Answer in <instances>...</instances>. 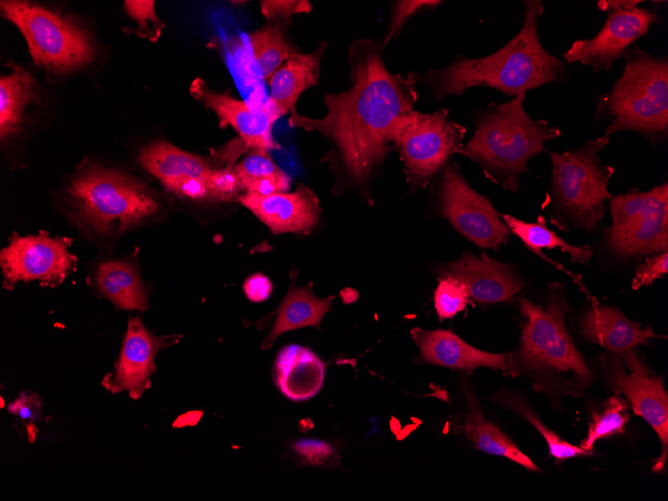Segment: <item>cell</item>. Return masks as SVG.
<instances>
[{
  "label": "cell",
  "mask_w": 668,
  "mask_h": 501,
  "mask_svg": "<svg viewBox=\"0 0 668 501\" xmlns=\"http://www.w3.org/2000/svg\"><path fill=\"white\" fill-rule=\"evenodd\" d=\"M209 186L215 201L238 199L239 191L243 189L233 168L214 169Z\"/></svg>",
  "instance_id": "38"
},
{
  "label": "cell",
  "mask_w": 668,
  "mask_h": 501,
  "mask_svg": "<svg viewBox=\"0 0 668 501\" xmlns=\"http://www.w3.org/2000/svg\"><path fill=\"white\" fill-rule=\"evenodd\" d=\"M292 448L304 464L324 467L338 462L334 447L321 440L300 439L292 444Z\"/></svg>",
  "instance_id": "36"
},
{
  "label": "cell",
  "mask_w": 668,
  "mask_h": 501,
  "mask_svg": "<svg viewBox=\"0 0 668 501\" xmlns=\"http://www.w3.org/2000/svg\"><path fill=\"white\" fill-rule=\"evenodd\" d=\"M1 15L23 35L35 65L65 74L96 56L92 34L75 18L26 0H2Z\"/></svg>",
  "instance_id": "8"
},
{
  "label": "cell",
  "mask_w": 668,
  "mask_h": 501,
  "mask_svg": "<svg viewBox=\"0 0 668 501\" xmlns=\"http://www.w3.org/2000/svg\"><path fill=\"white\" fill-rule=\"evenodd\" d=\"M244 291L249 300L260 302L270 296L272 284L263 274H254L245 281Z\"/></svg>",
  "instance_id": "41"
},
{
  "label": "cell",
  "mask_w": 668,
  "mask_h": 501,
  "mask_svg": "<svg viewBox=\"0 0 668 501\" xmlns=\"http://www.w3.org/2000/svg\"><path fill=\"white\" fill-rule=\"evenodd\" d=\"M178 337H155L139 317L131 318L115 370L104 377L102 385L113 394L126 391L132 399L140 398L151 385L156 354L175 343Z\"/></svg>",
  "instance_id": "17"
},
{
  "label": "cell",
  "mask_w": 668,
  "mask_h": 501,
  "mask_svg": "<svg viewBox=\"0 0 668 501\" xmlns=\"http://www.w3.org/2000/svg\"><path fill=\"white\" fill-rule=\"evenodd\" d=\"M11 72L0 77V137L1 140L17 135L22 130L26 106L37 100L33 76L16 63H10Z\"/></svg>",
  "instance_id": "26"
},
{
  "label": "cell",
  "mask_w": 668,
  "mask_h": 501,
  "mask_svg": "<svg viewBox=\"0 0 668 501\" xmlns=\"http://www.w3.org/2000/svg\"><path fill=\"white\" fill-rule=\"evenodd\" d=\"M622 75L598 98L595 119L609 120L604 136L630 130L656 145L668 136V60L628 49Z\"/></svg>",
  "instance_id": "5"
},
{
  "label": "cell",
  "mask_w": 668,
  "mask_h": 501,
  "mask_svg": "<svg viewBox=\"0 0 668 501\" xmlns=\"http://www.w3.org/2000/svg\"><path fill=\"white\" fill-rule=\"evenodd\" d=\"M641 0H599L596 2L597 8L602 12H611L619 10H628L638 6Z\"/></svg>",
  "instance_id": "42"
},
{
  "label": "cell",
  "mask_w": 668,
  "mask_h": 501,
  "mask_svg": "<svg viewBox=\"0 0 668 501\" xmlns=\"http://www.w3.org/2000/svg\"><path fill=\"white\" fill-rule=\"evenodd\" d=\"M661 20L656 10L638 6L607 12L600 31L590 39L574 41L563 53V59L569 64L590 66L592 73L609 71L636 40L648 33L651 25Z\"/></svg>",
  "instance_id": "15"
},
{
  "label": "cell",
  "mask_w": 668,
  "mask_h": 501,
  "mask_svg": "<svg viewBox=\"0 0 668 501\" xmlns=\"http://www.w3.org/2000/svg\"><path fill=\"white\" fill-rule=\"evenodd\" d=\"M468 299L467 290L460 282L449 277L440 278L434 294V303L441 320L454 317L465 309Z\"/></svg>",
  "instance_id": "34"
},
{
  "label": "cell",
  "mask_w": 668,
  "mask_h": 501,
  "mask_svg": "<svg viewBox=\"0 0 668 501\" xmlns=\"http://www.w3.org/2000/svg\"><path fill=\"white\" fill-rule=\"evenodd\" d=\"M440 278L449 277L460 282L469 297L479 303H497L512 300L523 288V282L510 265L489 257L476 256L468 251L439 269Z\"/></svg>",
  "instance_id": "19"
},
{
  "label": "cell",
  "mask_w": 668,
  "mask_h": 501,
  "mask_svg": "<svg viewBox=\"0 0 668 501\" xmlns=\"http://www.w3.org/2000/svg\"><path fill=\"white\" fill-rule=\"evenodd\" d=\"M237 200L276 235L311 231L317 226L322 211L317 195L303 184L294 192L245 193Z\"/></svg>",
  "instance_id": "18"
},
{
  "label": "cell",
  "mask_w": 668,
  "mask_h": 501,
  "mask_svg": "<svg viewBox=\"0 0 668 501\" xmlns=\"http://www.w3.org/2000/svg\"><path fill=\"white\" fill-rule=\"evenodd\" d=\"M138 161L174 194L212 200L209 182L214 169L203 158L166 141H155L140 150Z\"/></svg>",
  "instance_id": "16"
},
{
  "label": "cell",
  "mask_w": 668,
  "mask_h": 501,
  "mask_svg": "<svg viewBox=\"0 0 668 501\" xmlns=\"http://www.w3.org/2000/svg\"><path fill=\"white\" fill-rule=\"evenodd\" d=\"M524 318L516 355L509 356V373L525 371L539 379L534 387L561 395H580L592 382V374L567 330L564 300L553 297L547 306L520 300Z\"/></svg>",
  "instance_id": "4"
},
{
  "label": "cell",
  "mask_w": 668,
  "mask_h": 501,
  "mask_svg": "<svg viewBox=\"0 0 668 501\" xmlns=\"http://www.w3.org/2000/svg\"><path fill=\"white\" fill-rule=\"evenodd\" d=\"M605 363L612 389L625 395L634 414L642 417L658 435L662 448L652 471H663L668 456V395L663 379L652 372L633 349L611 353Z\"/></svg>",
  "instance_id": "12"
},
{
  "label": "cell",
  "mask_w": 668,
  "mask_h": 501,
  "mask_svg": "<svg viewBox=\"0 0 668 501\" xmlns=\"http://www.w3.org/2000/svg\"><path fill=\"white\" fill-rule=\"evenodd\" d=\"M629 405L625 399L612 396L591 413L587 435L580 448L592 454L594 443L602 438L621 434L629 419Z\"/></svg>",
  "instance_id": "32"
},
{
  "label": "cell",
  "mask_w": 668,
  "mask_h": 501,
  "mask_svg": "<svg viewBox=\"0 0 668 501\" xmlns=\"http://www.w3.org/2000/svg\"><path fill=\"white\" fill-rule=\"evenodd\" d=\"M66 198L71 220L100 237L122 235L161 207L156 195L136 178L93 164L72 179Z\"/></svg>",
  "instance_id": "6"
},
{
  "label": "cell",
  "mask_w": 668,
  "mask_h": 501,
  "mask_svg": "<svg viewBox=\"0 0 668 501\" xmlns=\"http://www.w3.org/2000/svg\"><path fill=\"white\" fill-rule=\"evenodd\" d=\"M609 143L604 135L565 152H549L552 178L547 204L551 220L563 229L595 230L613 196L608 183L615 168L602 162L599 152Z\"/></svg>",
  "instance_id": "7"
},
{
  "label": "cell",
  "mask_w": 668,
  "mask_h": 501,
  "mask_svg": "<svg viewBox=\"0 0 668 501\" xmlns=\"http://www.w3.org/2000/svg\"><path fill=\"white\" fill-rule=\"evenodd\" d=\"M464 392L469 410L465 416L463 431L474 446L485 453L510 459L528 470L539 471L507 435L492 422L485 420L473 393L467 387Z\"/></svg>",
  "instance_id": "25"
},
{
  "label": "cell",
  "mask_w": 668,
  "mask_h": 501,
  "mask_svg": "<svg viewBox=\"0 0 668 501\" xmlns=\"http://www.w3.org/2000/svg\"><path fill=\"white\" fill-rule=\"evenodd\" d=\"M501 217L511 233L520 238L528 249L545 259L547 257L541 253V249L544 248H558L568 253L573 262L587 263L592 257L593 250L589 245L577 246L566 242L546 226L542 216H539L535 223L523 221L509 214H501Z\"/></svg>",
  "instance_id": "29"
},
{
  "label": "cell",
  "mask_w": 668,
  "mask_h": 501,
  "mask_svg": "<svg viewBox=\"0 0 668 501\" xmlns=\"http://www.w3.org/2000/svg\"><path fill=\"white\" fill-rule=\"evenodd\" d=\"M424 362L454 369L473 371L477 367L497 370L509 369L505 354L479 350L449 330H411Z\"/></svg>",
  "instance_id": "20"
},
{
  "label": "cell",
  "mask_w": 668,
  "mask_h": 501,
  "mask_svg": "<svg viewBox=\"0 0 668 501\" xmlns=\"http://www.w3.org/2000/svg\"><path fill=\"white\" fill-rule=\"evenodd\" d=\"M383 45L372 39H355L348 49L350 86L326 93V114L311 118L291 113L289 126L317 132L332 145L325 160L338 175L336 189H353L373 203L370 183L393 151L391 135L399 116L414 110L417 82L390 72Z\"/></svg>",
  "instance_id": "1"
},
{
  "label": "cell",
  "mask_w": 668,
  "mask_h": 501,
  "mask_svg": "<svg viewBox=\"0 0 668 501\" xmlns=\"http://www.w3.org/2000/svg\"><path fill=\"white\" fill-rule=\"evenodd\" d=\"M668 271V252L648 257L635 271L631 287L637 290L650 285Z\"/></svg>",
  "instance_id": "39"
},
{
  "label": "cell",
  "mask_w": 668,
  "mask_h": 501,
  "mask_svg": "<svg viewBox=\"0 0 668 501\" xmlns=\"http://www.w3.org/2000/svg\"><path fill=\"white\" fill-rule=\"evenodd\" d=\"M287 25L270 21L248 35V43L260 76L268 79L295 52Z\"/></svg>",
  "instance_id": "30"
},
{
  "label": "cell",
  "mask_w": 668,
  "mask_h": 501,
  "mask_svg": "<svg viewBox=\"0 0 668 501\" xmlns=\"http://www.w3.org/2000/svg\"><path fill=\"white\" fill-rule=\"evenodd\" d=\"M496 402L508 407L517 412L521 417L530 422L544 437L549 453L556 460L562 461L569 458L591 455V453L584 451L580 447L571 445L567 441L561 439L556 433L548 429L536 416L527 402L516 393L501 389L493 397Z\"/></svg>",
  "instance_id": "31"
},
{
  "label": "cell",
  "mask_w": 668,
  "mask_h": 501,
  "mask_svg": "<svg viewBox=\"0 0 668 501\" xmlns=\"http://www.w3.org/2000/svg\"><path fill=\"white\" fill-rule=\"evenodd\" d=\"M70 244L71 239L54 238L47 232L13 234L0 255L4 286L12 288L19 281L34 280L50 286L62 283L76 264L75 256L68 250Z\"/></svg>",
  "instance_id": "13"
},
{
  "label": "cell",
  "mask_w": 668,
  "mask_h": 501,
  "mask_svg": "<svg viewBox=\"0 0 668 501\" xmlns=\"http://www.w3.org/2000/svg\"><path fill=\"white\" fill-rule=\"evenodd\" d=\"M465 134V126L450 119L445 108L431 113L413 110L399 116L391 143L403 162L409 191L429 184L463 146Z\"/></svg>",
  "instance_id": "9"
},
{
  "label": "cell",
  "mask_w": 668,
  "mask_h": 501,
  "mask_svg": "<svg viewBox=\"0 0 668 501\" xmlns=\"http://www.w3.org/2000/svg\"><path fill=\"white\" fill-rule=\"evenodd\" d=\"M440 3L442 2L437 0L395 1L392 4L388 29L382 42L383 47H385L393 37L399 34L407 19L424 9L429 10L435 8Z\"/></svg>",
  "instance_id": "35"
},
{
  "label": "cell",
  "mask_w": 668,
  "mask_h": 501,
  "mask_svg": "<svg viewBox=\"0 0 668 501\" xmlns=\"http://www.w3.org/2000/svg\"><path fill=\"white\" fill-rule=\"evenodd\" d=\"M611 225L604 230L619 259L668 251V184L647 192L631 189L609 201Z\"/></svg>",
  "instance_id": "10"
},
{
  "label": "cell",
  "mask_w": 668,
  "mask_h": 501,
  "mask_svg": "<svg viewBox=\"0 0 668 501\" xmlns=\"http://www.w3.org/2000/svg\"><path fill=\"white\" fill-rule=\"evenodd\" d=\"M327 43L311 53L295 51L267 79L270 98L282 113H293L299 97L312 86L319 85L320 68Z\"/></svg>",
  "instance_id": "23"
},
{
  "label": "cell",
  "mask_w": 668,
  "mask_h": 501,
  "mask_svg": "<svg viewBox=\"0 0 668 501\" xmlns=\"http://www.w3.org/2000/svg\"><path fill=\"white\" fill-rule=\"evenodd\" d=\"M436 211L460 234L482 248L498 249L511 231L491 202L476 192L454 163L442 169Z\"/></svg>",
  "instance_id": "11"
},
{
  "label": "cell",
  "mask_w": 668,
  "mask_h": 501,
  "mask_svg": "<svg viewBox=\"0 0 668 501\" xmlns=\"http://www.w3.org/2000/svg\"><path fill=\"white\" fill-rule=\"evenodd\" d=\"M581 334L613 354H619L659 337L651 327L642 328L616 308L593 304L581 319Z\"/></svg>",
  "instance_id": "21"
},
{
  "label": "cell",
  "mask_w": 668,
  "mask_h": 501,
  "mask_svg": "<svg viewBox=\"0 0 668 501\" xmlns=\"http://www.w3.org/2000/svg\"><path fill=\"white\" fill-rule=\"evenodd\" d=\"M233 170L246 193L268 195L290 189V176L276 165L267 150H250Z\"/></svg>",
  "instance_id": "28"
},
{
  "label": "cell",
  "mask_w": 668,
  "mask_h": 501,
  "mask_svg": "<svg viewBox=\"0 0 668 501\" xmlns=\"http://www.w3.org/2000/svg\"><path fill=\"white\" fill-rule=\"evenodd\" d=\"M524 20L519 32L502 48L481 58L459 57L450 65L412 73L428 87L436 101L462 95L475 86L494 88L513 99H525L528 91L567 78L566 66L542 46L538 19L544 10L540 0L524 1Z\"/></svg>",
  "instance_id": "2"
},
{
  "label": "cell",
  "mask_w": 668,
  "mask_h": 501,
  "mask_svg": "<svg viewBox=\"0 0 668 501\" xmlns=\"http://www.w3.org/2000/svg\"><path fill=\"white\" fill-rule=\"evenodd\" d=\"M191 96L205 108L213 111L220 126H230L238 134V145L246 150L276 149L272 129L284 114L271 99L265 102H248L236 99L228 91L216 92L197 77L190 85Z\"/></svg>",
  "instance_id": "14"
},
{
  "label": "cell",
  "mask_w": 668,
  "mask_h": 501,
  "mask_svg": "<svg viewBox=\"0 0 668 501\" xmlns=\"http://www.w3.org/2000/svg\"><path fill=\"white\" fill-rule=\"evenodd\" d=\"M153 0H127L124 8L128 16L137 23V34L156 43L165 28V23L158 17Z\"/></svg>",
  "instance_id": "33"
},
{
  "label": "cell",
  "mask_w": 668,
  "mask_h": 501,
  "mask_svg": "<svg viewBox=\"0 0 668 501\" xmlns=\"http://www.w3.org/2000/svg\"><path fill=\"white\" fill-rule=\"evenodd\" d=\"M261 14L270 21L290 24L293 15L310 13L312 6L306 0H263L260 2Z\"/></svg>",
  "instance_id": "37"
},
{
  "label": "cell",
  "mask_w": 668,
  "mask_h": 501,
  "mask_svg": "<svg viewBox=\"0 0 668 501\" xmlns=\"http://www.w3.org/2000/svg\"><path fill=\"white\" fill-rule=\"evenodd\" d=\"M325 378L323 361L310 349L288 345L280 350L274 367V379L289 399L304 401L315 396Z\"/></svg>",
  "instance_id": "22"
},
{
  "label": "cell",
  "mask_w": 668,
  "mask_h": 501,
  "mask_svg": "<svg viewBox=\"0 0 668 501\" xmlns=\"http://www.w3.org/2000/svg\"><path fill=\"white\" fill-rule=\"evenodd\" d=\"M524 99L490 103L473 116L472 138L457 153L477 163L485 177L516 193L529 160L545 150V142L561 131L544 119L534 120L524 110Z\"/></svg>",
  "instance_id": "3"
},
{
  "label": "cell",
  "mask_w": 668,
  "mask_h": 501,
  "mask_svg": "<svg viewBox=\"0 0 668 501\" xmlns=\"http://www.w3.org/2000/svg\"><path fill=\"white\" fill-rule=\"evenodd\" d=\"M8 411L19 417L30 428L33 422L38 420L41 413L40 399L36 394L22 393L8 406Z\"/></svg>",
  "instance_id": "40"
},
{
  "label": "cell",
  "mask_w": 668,
  "mask_h": 501,
  "mask_svg": "<svg viewBox=\"0 0 668 501\" xmlns=\"http://www.w3.org/2000/svg\"><path fill=\"white\" fill-rule=\"evenodd\" d=\"M94 282L100 294L120 309L144 311L149 306L140 275L127 261L102 262L95 271Z\"/></svg>",
  "instance_id": "24"
},
{
  "label": "cell",
  "mask_w": 668,
  "mask_h": 501,
  "mask_svg": "<svg viewBox=\"0 0 668 501\" xmlns=\"http://www.w3.org/2000/svg\"><path fill=\"white\" fill-rule=\"evenodd\" d=\"M332 299L316 297L310 286L290 288L278 308L277 319L264 339L262 348L270 347L278 336L290 330L306 326L319 327L322 318L331 309Z\"/></svg>",
  "instance_id": "27"
}]
</instances>
